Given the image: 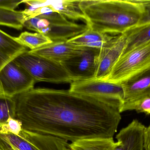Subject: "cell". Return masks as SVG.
I'll use <instances>...</instances> for the list:
<instances>
[{
  "mask_svg": "<svg viewBox=\"0 0 150 150\" xmlns=\"http://www.w3.org/2000/svg\"><path fill=\"white\" fill-rule=\"evenodd\" d=\"M23 130L71 143L111 138L121 119V104L69 90L33 88L13 97Z\"/></svg>",
  "mask_w": 150,
  "mask_h": 150,
  "instance_id": "6da1fadb",
  "label": "cell"
},
{
  "mask_svg": "<svg viewBox=\"0 0 150 150\" xmlns=\"http://www.w3.org/2000/svg\"><path fill=\"white\" fill-rule=\"evenodd\" d=\"M88 28L106 34H123L138 25L144 11L138 0H82Z\"/></svg>",
  "mask_w": 150,
  "mask_h": 150,
  "instance_id": "7a4b0ae2",
  "label": "cell"
},
{
  "mask_svg": "<svg viewBox=\"0 0 150 150\" xmlns=\"http://www.w3.org/2000/svg\"><path fill=\"white\" fill-rule=\"evenodd\" d=\"M28 51L18 56L14 61L25 70L36 82L59 84L71 83L73 82L62 63L32 54Z\"/></svg>",
  "mask_w": 150,
  "mask_h": 150,
  "instance_id": "3957f363",
  "label": "cell"
},
{
  "mask_svg": "<svg viewBox=\"0 0 150 150\" xmlns=\"http://www.w3.org/2000/svg\"><path fill=\"white\" fill-rule=\"evenodd\" d=\"M150 68V41L123 54L106 81L121 83Z\"/></svg>",
  "mask_w": 150,
  "mask_h": 150,
  "instance_id": "277c9868",
  "label": "cell"
},
{
  "mask_svg": "<svg viewBox=\"0 0 150 150\" xmlns=\"http://www.w3.org/2000/svg\"><path fill=\"white\" fill-rule=\"evenodd\" d=\"M69 90L83 96L118 102L121 105L124 101V90L121 84L106 80L92 79L73 81Z\"/></svg>",
  "mask_w": 150,
  "mask_h": 150,
  "instance_id": "5b68a950",
  "label": "cell"
},
{
  "mask_svg": "<svg viewBox=\"0 0 150 150\" xmlns=\"http://www.w3.org/2000/svg\"><path fill=\"white\" fill-rule=\"evenodd\" d=\"M36 82L14 60L0 71V94L13 97L34 88Z\"/></svg>",
  "mask_w": 150,
  "mask_h": 150,
  "instance_id": "8992f818",
  "label": "cell"
},
{
  "mask_svg": "<svg viewBox=\"0 0 150 150\" xmlns=\"http://www.w3.org/2000/svg\"><path fill=\"white\" fill-rule=\"evenodd\" d=\"M100 49L86 47L79 55L61 63L72 81L94 79Z\"/></svg>",
  "mask_w": 150,
  "mask_h": 150,
  "instance_id": "52a82bcc",
  "label": "cell"
},
{
  "mask_svg": "<svg viewBox=\"0 0 150 150\" xmlns=\"http://www.w3.org/2000/svg\"><path fill=\"white\" fill-rule=\"evenodd\" d=\"M127 43L125 33L114 36L100 49L94 79L106 80L117 62L123 54Z\"/></svg>",
  "mask_w": 150,
  "mask_h": 150,
  "instance_id": "ba28073f",
  "label": "cell"
},
{
  "mask_svg": "<svg viewBox=\"0 0 150 150\" xmlns=\"http://www.w3.org/2000/svg\"><path fill=\"white\" fill-rule=\"evenodd\" d=\"M37 17L36 33L48 37L53 42L67 41L88 30L86 25L70 22L65 23H51L45 19Z\"/></svg>",
  "mask_w": 150,
  "mask_h": 150,
  "instance_id": "9c48e42d",
  "label": "cell"
},
{
  "mask_svg": "<svg viewBox=\"0 0 150 150\" xmlns=\"http://www.w3.org/2000/svg\"><path fill=\"white\" fill-rule=\"evenodd\" d=\"M85 48L69 43L67 41H54L38 49L29 50L28 52L32 54L61 63L79 55Z\"/></svg>",
  "mask_w": 150,
  "mask_h": 150,
  "instance_id": "30bf717a",
  "label": "cell"
},
{
  "mask_svg": "<svg viewBox=\"0 0 150 150\" xmlns=\"http://www.w3.org/2000/svg\"><path fill=\"white\" fill-rule=\"evenodd\" d=\"M146 127L134 119L116 135L117 142L123 150H144Z\"/></svg>",
  "mask_w": 150,
  "mask_h": 150,
  "instance_id": "8fae6325",
  "label": "cell"
},
{
  "mask_svg": "<svg viewBox=\"0 0 150 150\" xmlns=\"http://www.w3.org/2000/svg\"><path fill=\"white\" fill-rule=\"evenodd\" d=\"M121 84L123 87L124 93V101L122 104L134 101L150 94V68Z\"/></svg>",
  "mask_w": 150,
  "mask_h": 150,
  "instance_id": "7c38bea8",
  "label": "cell"
},
{
  "mask_svg": "<svg viewBox=\"0 0 150 150\" xmlns=\"http://www.w3.org/2000/svg\"><path fill=\"white\" fill-rule=\"evenodd\" d=\"M28 51L16 37L0 29V71L10 62Z\"/></svg>",
  "mask_w": 150,
  "mask_h": 150,
  "instance_id": "4fadbf2b",
  "label": "cell"
},
{
  "mask_svg": "<svg viewBox=\"0 0 150 150\" xmlns=\"http://www.w3.org/2000/svg\"><path fill=\"white\" fill-rule=\"evenodd\" d=\"M37 150H71L69 144L54 136L22 130L19 134Z\"/></svg>",
  "mask_w": 150,
  "mask_h": 150,
  "instance_id": "5bb4252c",
  "label": "cell"
},
{
  "mask_svg": "<svg viewBox=\"0 0 150 150\" xmlns=\"http://www.w3.org/2000/svg\"><path fill=\"white\" fill-rule=\"evenodd\" d=\"M114 36L88 28L84 32L67 41L79 46L101 49L113 38Z\"/></svg>",
  "mask_w": 150,
  "mask_h": 150,
  "instance_id": "9a60e30c",
  "label": "cell"
},
{
  "mask_svg": "<svg viewBox=\"0 0 150 150\" xmlns=\"http://www.w3.org/2000/svg\"><path fill=\"white\" fill-rule=\"evenodd\" d=\"M44 4L53 11L62 14L65 17L74 20H83L86 22V18L79 5L80 1L61 0L45 1Z\"/></svg>",
  "mask_w": 150,
  "mask_h": 150,
  "instance_id": "2e32d148",
  "label": "cell"
},
{
  "mask_svg": "<svg viewBox=\"0 0 150 150\" xmlns=\"http://www.w3.org/2000/svg\"><path fill=\"white\" fill-rule=\"evenodd\" d=\"M118 144L113 137L91 138L69 144L71 150H114Z\"/></svg>",
  "mask_w": 150,
  "mask_h": 150,
  "instance_id": "e0dca14e",
  "label": "cell"
},
{
  "mask_svg": "<svg viewBox=\"0 0 150 150\" xmlns=\"http://www.w3.org/2000/svg\"><path fill=\"white\" fill-rule=\"evenodd\" d=\"M125 33L127 43L123 54L150 41V24L135 26Z\"/></svg>",
  "mask_w": 150,
  "mask_h": 150,
  "instance_id": "ac0fdd59",
  "label": "cell"
},
{
  "mask_svg": "<svg viewBox=\"0 0 150 150\" xmlns=\"http://www.w3.org/2000/svg\"><path fill=\"white\" fill-rule=\"evenodd\" d=\"M25 21L23 11L0 7V26L21 30Z\"/></svg>",
  "mask_w": 150,
  "mask_h": 150,
  "instance_id": "d6986e66",
  "label": "cell"
},
{
  "mask_svg": "<svg viewBox=\"0 0 150 150\" xmlns=\"http://www.w3.org/2000/svg\"><path fill=\"white\" fill-rule=\"evenodd\" d=\"M16 38L20 44L27 48H30V50L38 49L53 42L48 37L39 33H33L25 31Z\"/></svg>",
  "mask_w": 150,
  "mask_h": 150,
  "instance_id": "ffe728a7",
  "label": "cell"
},
{
  "mask_svg": "<svg viewBox=\"0 0 150 150\" xmlns=\"http://www.w3.org/2000/svg\"><path fill=\"white\" fill-rule=\"evenodd\" d=\"M132 110L150 115V94L134 101L122 104L120 108V113Z\"/></svg>",
  "mask_w": 150,
  "mask_h": 150,
  "instance_id": "44dd1931",
  "label": "cell"
},
{
  "mask_svg": "<svg viewBox=\"0 0 150 150\" xmlns=\"http://www.w3.org/2000/svg\"><path fill=\"white\" fill-rule=\"evenodd\" d=\"M15 102L13 97L0 94V125L15 118Z\"/></svg>",
  "mask_w": 150,
  "mask_h": 150,
  "instance_id": "7402d4cb",
  "label": "cell"
},
{
  "mask_svg": "<svg viewBox=\"0 0 150 150\" xmlns=\"http://www.w3.org/2000/svg\"><path fill=\"white\" fill-rule=\"evenodd\" d=\"M23 130L21 122L15 118H10L0 125V134H11L19 135Z\"/></svg>",
  "mask_w": 150,
  "mask_h": 150,
  "instance_id": "603a6c76",
  "label": "cell"
},
{
  "mask_svg": "<svg viewBox=\"0 0 150 150\" xmlns=\"http://www.w3.org/2000/svg\"><path fill=\"white\" fill-rule=\"evenodd\" d=\"M139 3L144 6V11L142 18L137 26L144 25L150 24V1L138 0Z\"/></svg>",
  "mask_w": 150,
  "mask_h": 150,
  "instance_id": "cb8c5ba5",
  "label": "cell"
},
{
  "mask_svg": "<svg viewBox=\"0 0 150 150\" xmlns=\"http://www.w3.org/2000/svg\"><path fill=\"white\" fill-rule=\"evenodd\" d=\"M23 2V0H0V7L15 9Z\"/></svg>",
  "mask_w": 150,
  "mask_h": 150,
  "instance_id": "d4e9b609",
  "label": "cell"
},
{
  "mask_svg": "<svg viewBox=\"0 0 150 150\" xmlns=\"http://www.w3.org/2000/svg\"><path fill=\"white\" fill-rule=\"evenodd\" d=\"M144 149L150 150V125L146 127L144 134Z\"/></svg>",
  "mask_w": 150,
  "mask_h": 150,
  "instance_id": "484cf974",
  "label": "cell"
},
{
  "mask_svg": "<svg viewBox=\"0 0 150 150\" xmlns=\"http://www.w3.org/2000/svg\"><path fill=\"white\" fill-rule=\"evenodd\" d=\"M117 143H118V144H117L116 147H115V149L114 150H123L121 146L120 145L119 143L118 142H117Z\"/></svg>",
  "mask_w": 150,
  "mask_h": 150,
  "instance_id": "4316f807",
  "label": "cell"
},
{
  "mask_svg": "<svg viewBox=\"0 0 150 150\" xmlns=\"http://www.w3.org/2000/svg\"><path fill=\"white\" fill-rule=\"evenodd\" d=\"M0 150H1V149H0Z\"/></svg>",
  "mask_w": 150,
  "mask_h": 150,
  "instance_id": "83f0119b",
  "label": "cell"
}]
</instances>
